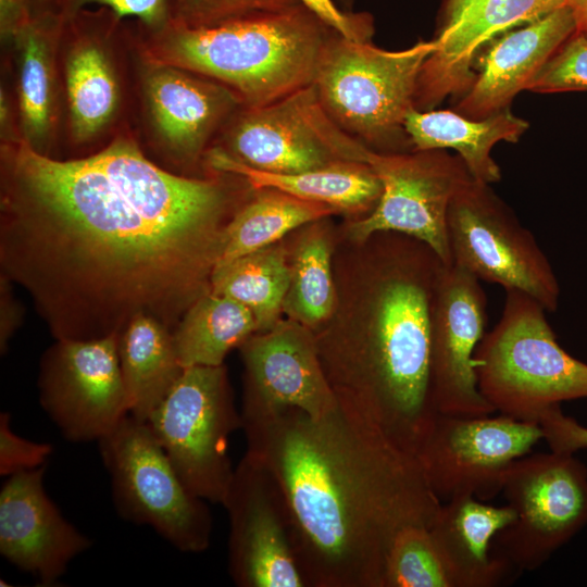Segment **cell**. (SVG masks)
<instances>
[{
  "mask_svg": "<svg viewBox=\"0 0 587 587\" xmlns=\"http://www.w3.org/2000/svg\"><path fill=\"white\" fill-rule=\"evenodd\" d=\"M1 274L55 339L118 336L137 315L172 330L211 291L224 229L253 187L241 175L168 172L128 136L58 160L1 143Z\"/></svg>",
  "mask_w": 587,
  "mask_h": 587,
  "instance_id": "cell-1",
  "label": "cell"
},
{
  "mask_svg": "<svg viewBox=\"0 0 587 587\" xmlns=\"http://www.w3.org/2000/svg\"><path fill=\"white\" fill-rule=\"evenodd\" d=\"M242 429L285 495L307 587H384L395 536L430 527L442 503L417 458L339 400L322 416L289 409Z\"/></svg>",
  "mask_w": 587,
  "mask_h": 587,
  "instance_id": "cell-2",
  "label": "cell"
},
{
  "mask_svg": "<svg viewBox=\"0 0 587 587\" xmlns=\"http://www.w3.org/2000/svg\"><path fill=\"white\" fill-rule=\"evenodd\" d=\"M353 243V254L334 267L335 310L313 332L319 357L337 399L415 455L438 413L432 321L446 264L426 243L399 233Z\"/></svg>",
  "mask_w": 587,
  "mask_h": 587,
  "instance_id": "cell-3",
  "label": "cell"
},
{
  "mask_svg": "<svg viewBox=\"0 0 587 587\" xmlns=\"http://www.w3.org/2000/svg\"><path fill=\"white\" fill-rule=\"evenodd\" d=\"M337 32L300 1L191 27L173 20L141 40L143 60L210 78L257 108L313 84Z\"/></svg>",
  "mask_w": 587,
  "mask_h": 587,
  "instance_id": "cell-4",
  "label": "cell"
},
{
  "mask_svg": "<svg viewBox=\"0 0 587 587\" xmlns=\"http://www.w3.org/2000/svg\"><path fill=\"white\" fill-rule=\"evenodd\" d=\"M505 292L501 317L474 355L478 388L500 414L538 423L546 409L587 398V363L559 345L538 301Z\"/></svg>",
  "mask_w": 587,
  "mask_h": 587,
  "instance_id": "cell-5",
  "label": "cell"
},
{
  "mask_svg": "<svg viewBox=\"0 0 587 587\" xmlns=\"http://www.w3.org/2000/svg\"><path fill=\"white\" fill-rule=\"evenodd\" d=\"M437 41L388 51L336 33L326 45L313 85L328 116L377 152L412 148L404 120L414 108L415 86ZM413 150V149H412Z\"/></svg>",
  "mask_w": 587,
  "mask_h": 587,
  "instance_id": "cell-6",
  "label": "cell"
},
{
  "mask_svg": "<svg viewBox=\"0 0 587 587\" xmlns=\"http://www.w3.org/2000/svg\"><path fill=\"white\" fill-rule=\"evenodd\" d=\"M97 442L120 516L151 527L182 552L209 548L207 501L188 490L147 422L127 414Z\"/></svg>",
  "mask_w": 587,
  "mask_h": 587,
  "instance_id": "cell-7",
  "label": "cell"
},
{
  "mask_svg": "<svg viewBox=\"0 0 587 587\" xmlns=\"http://www.w3.org/2000/svg\"><path fill=\"white\" fill-rule=\"evenodd\" d=\"M147 423L188 490L223 504L235 470L228 437L242 428L224 364L185 367Z\"/></svg>",
  "mask_w": 587,
  "mask_h": 587,
  "instance_id": "cell-8",
  "label": "cell"
},
{
  "mask_svg": "<svg viewBox=\"0 0 587 587\" xmlns=\"http://www.w3.org/2000/svg\"><path fill=\"white\" fill-rule=\"evenodd\" d=\"M212 148L248 167L279 174L365 163L370 150L328 116L313 84L262 107H240Z\"/></svg>",
  "mask_w": 587,
  "mask_h": 587,
  "instance_id": "cell-9",
  "label": "cell"
},
{
  "mask_svg": "<svg viewBox=\"0 0 587 587\" xmlns=\"http://www.w3.org/2000/svg\"><path fill=\"white\" fill-rule=\"evenodd\" d=\"M471 177L453 196L448 211L452 264L479 280L517 290L547 312L558 308L560 287L533 234L490 190Z\"/></svg>",
  "mask_w": 587,
  "mask_h": 587,
  "instance_id": "cell-10",
  "label": "cell"
},
{
  "mask_svg": "<svg viewBox=\"0 0 587 587\" xmlns=\"http://www.w3.org/2000/svg\"><path fill=\"white\" fill-rule=\"evenodd\" d=\"M501 492L515 520L496 539L510 565L541 566L587 525V467L570 453L524 455L509 467Z\"/></svg>",
  "mask_w": 587,
  "mask_h": 587,
  "instance_id": "cell-11",
  "label": "cell"
},
{
  "mask_svg": "<svg viewBox=\"0 0 587 587\" xmlns=\"http://www.w3.org/2000/svg\"><path fill=\"white\" fill-rule=\"evenodd\" d=\"M365 163L382 185L375 208L347 226L351 242L378 232L415 238L446 265L452 264L448 211L460 187L472 176L461 158L434 150L377 152L369 150Z\"/></svg>",
  "mask_w": 587,
  "mask_h": 587,
  "instance_id": "cell-12",
  "label": "cell"
},
{
  "mask_svg": "<svg viewBox=\"0 0 587 587\" xmlns=\"http://www.w3.org/2000/svg\"><path fill=\"white\" fill-rule=\"evenodd\" d=\"M437 413L417 451L429 487L442 501L501 492L512 463L544 438L539 423L499 416Z\"/></svg>",
  "mask_w": 587,
  "mask_h": 587,
  "instance_id": "cell-13",
  "label": "cell"
},
{
  "mask_svg": "<svg viewBox=\"0 0 587 587\" xmlns=\"http://www.w3.org/2000/svg\"><path fill=\"white\" fill-rule=\"evenodd\" d=\"M39 402L64 438L98 441L128 414L117 336L55 339L40 359Z\"/></svg>",
  "mask_w": 587,
  "mask_h": 587,
  "instance_id": "cell-14",
  "label": "cell"
},
{
  "mask_svg": "<svg viewBox=\"0 0 587 587\" xmlns=\"http://www.w3.org/2000/svg\"><path fill=\"white\" fill-rule=\"evenodd\" d=\"M228 572L239 587H307L290 536L285 495L271 470L246 451L225 500Z\"/></svg>",
  "mask_w": 587,
  "mask_h": 587,
  "instance_id": "cell-15",
  "label": "cell"
},
{
  "mask_svg": "<svg viewBox=\"0 0 587 587\" xmlns=\"http://www.w3.org/2000/svg\"><path fill=\"white\" fill-rule=\"evenodd\" d=\"M243 363L242 426L289 409L317 417L338 399L325 375L314 333L286 317L239 346Z\"/></svg>",
  "mask_w": 587,
  "mask_h": 587,
  "instance_id": "cell-16",
  "label": "cell"
},
{
  "mask_svg": "<svg viewBox=\"0 0 587 587\" xmlns=\"http://www.w3.org/2000/svg\"><path fill=\"white\" fill-rule=\"evenodd\" d=\"M486 323L487 300L479 279L455 264L445 265L432 321L430 387L438 413L495 412L478 388L474 361Z\"/></svg>",
  "mask_w": 587,
  "mask_h": 587,
  "instance_id": "cell-17",
  "label": "cell"
},
{
  "mask_svg": "<svg viewBox=\"0 0 587 587\" xmlns=\"http://www.w3.org/2000/svg\"><path fill=\"white\" fill-rule=\"evenodd\" d=\"M143 64L142 100L158 147L176 166L205 170V155L241 107L239 99L193 72L146 60Z\"/></svg>",
  "mask_w": 587,
  "mask_h": 587,
  "instance_id": "cell-18",
  "label": "cell"
},
{
  "mask_svg": "<svg viewBox=\"0 0 587 587\" xmlns=\"http://www.w3.org/2000/svg\"><path fill=\"white\" fill-rule=\"evenodd\" d=\"M46 465L7 478L0 491V553L40 586H54L92 541L46 494Z\"/></svg>",
  "mask_w": 587,
  "mask_h": 587,
  "instance_id": "cell-19",
  "label": "cell"
},
{
  "mask_svg": "<svg viewBox=\"0 0 587 587\" xmlns=\"http://www.w3.org/2000/svg\"><path fill=\"white\" fill-rule=\"evenodd\" d=\"M565 0H450L436 49L420 70L414 108L427 111L448 95L466 89L477 51L501 33L532 23Z\"/></svg>",
  "mask_w": 587,
  "mask_h": 587,
  "instance_id": "cell-20",
  "label": "cell"
},
{
  "mask_svg": "<svg viewBox=\"0 0 587 587\" xmlns=\"http://www.w3.org/2000/svg\"><path fill=\"white\" fill-rule=\"evenodd\" d=\"M117 20L108 9L80 10L65 18L62 77L74 143L98 139L115 122L122 89L109 38Z\"/></svg>",
  "mask_w": 587,
  "mask_h": 587,
  "instance_id": "cell-21",
  "label": "cell"
},
{
  "mask_svg": "<svg viewBox=\"0 0 587 587\" xmlns=\"http://www.w3.org/2000/svg\"><path fill=\"white\" fill-rule=\"evenodd\" d=\"M575 33L576 23L567 5L505 33L480 58L479 74L458 104L460 114L484 118L505 109Z\"/></svg>",
  "mask_w": 587,
  "mask_h": 587,
  "instance_id": "cell-22",
  "label": "cell"
},
{
  "mask_svg": "<svg viewBox=\"0 0 587 587\" xmlns=\"http://www.w3.org/2000/svg\"><path fill=\"white\" fill-rule=\"evenodd\" d=\"M65 17L55 11L33 15L11 40L16 51V103L22 141L50 155L59 120L57 53Z\"/></svg>",
  "mask_w": 587,
  "mask_h": 587,
  "instance_id": "cell-23",
  "label": "cell"
},
{
  "mask_svg": "<svg viewBox=\"0 0 587 587\" xmlns=\"http://www.w3.org/2000/svg\"><path fill=\"white\" fill-rule=\"evenodd\" d=\"M514 520L508 504L495 507L472 495L441 503L429 532L455 587H492L503 579L511 565L490 552L491 540Z\"/></svg>",
  "mask_w": 587,
  "mask_h": 587,
  "instance_id": "cell-24",
  "label": "cell"
},
{
  "mask_svg": "<svg viewBox=\"0 0 587 587\" xmlns=\"http://www.w3.org/2000/svg\"><path fill=\"white\" fill-rule=\"evenodd\" d=\"M204 166L241 175L253 188L278 189L305 201L328 205L338 214L355 215L357 218L367 215L382 193L379 179L362 162H338L300 173L279 174L248 167L211 148L205 155Z\"/></svg>",
  "mask_w": 587,
  "mask_h": 587,
  "instance_id": "cell-25",
  "label": "cell"
},
{
  "mask_svg": "<svg viewBox=\"0 0 587 587\" xmlns=\"http://www.w3.org/2000/svg\"><path fill=\"white\" fill-rule=\"evenodd\" d=\"M527 128L528 123L507 108L479 120L451 111L412 109L404 120L413 150L452 148L471 176L486 184L500 179V168L490 157L491 148L501 140L516 142Z\"/></svg>",
  "mask_w": 587,
  "mask_h": 587,
  "instance_id": "cell-26",
  "label": "cell"
},
{
  "mask_svg": "<svg viewBox=\"0 0 587 587\" xmlns=\"http://www.w3.org/2000/svg\"><path fill=\"white\" fill-rule=\"evenodd\" d=\"M117 353L128 414L147 422L185 369L173 330L157 317L139 314L117 336Z\"/></svg>",
  "mask_w": 587,
  "mask_h": 587,
  "instance_id": "cell-27",
  "label": "cell"
},
{
  "mask_svg": "<svg viewBox=\"0 0 587 587\" xmlns=\"http://www.w3.org/2000/svg\"><path fill=\"white\" fill-rule=\"evenodd\" d=\"M338 212L274 188H253L226 225L215 265L276 243L290 232Z\"/></svg>",
  "mask_w": 587,
  "mask_h": 587,
  "instance_id": "cell-28",
  "label": "cell"
},
{
  "mask_svg": "<svg viewBox=\"0 0 587 587\" xmlns=\"http://www.w3.org/2000/svg\"><path fill=\"white\" fill-rule=\"evenodd\" d=\"M326 218L302 226L288 250L290 278L283 313L312 332L329 320L337 300L334 246Z\"/></svg>",
  "mask_w": 587,
  "mask_h": 587,
  "instance_id": "cell-29",
  "label": "cell"
},
{
  "mask_svg": "<svg viewBox=\"0 0 587 587\" xmlns=\"http://www.w3.org/2000/svg\"><path fill=\"white\" fill-rule=\"evenodd\" d=\"M258 333L253 314L241 303L209 291L184 313L173 330L184 367L224 364L228 352Z\"/></svg>",
  "mask_w": 587,
  "mask_h": 587,
  "instance_id": "cell-30",
  "label": "cell"
},
{
  "mask_svg": "<svg viewBox=\"0 0 587 587\" xmlns=\"http://www.w3.org/2000/svg\"><path fill=\"white\" fill-rule=\"evenodd\" d=\"M289 278L288 248L280 240L215 265L211 291L245 305L262 333L280 320Z\"/></svg>",
  "mask_w": 587,
  "mask_h": 587,
  "instance_id": "cell-31",
  "label": "cell"
},
{
  "mask_svg": "<svg viewBox=\"0 0 587 587\" xmlns=\"http://www.w3.org/2000/svg\"><path fill=\"white\" fill-rule=\"evenodd\" d=\"M384 587H455L429 527L410 525L395 536L385 560Z\"/></svg>",
  "mask_w": 587,
  "mask_h": 587,
  "instance_id": "cell-32",
  "label": "cell"
},
{
  "mask_svg": "<svg viewBox=\"0 0 587 587\" xmlns=\"http://www.w3.org/2000/svg\"><path fill=\"white\" fill-rule=\"evenodd\" d=\"M525 90H587V36L575 33L530 79Z\"/></svg>",
  "mask_w": 587,
  "mask_h": 587,
  "instance_id": "cell-33",
  "label": "cell"
},
{
  "mask_svg": "<svg viewBox=\"0 0 587 587\" xmlns=\"http://www.w3.org/2000/svg\"><path fill=\"white\" fill-rule=\"evenodd\" d=\"M89 4L108 9L120 21L136 17L150 32L175 20V0H55L53 11L67 18Z\"/></svg>",
  "mask_w": 587,
  "mask_h": 587,
  "instance_id": "cell-34",
  "label": "cell"
},
{
  "mask_svg": "<svg viewBox=\"0 0 587 587\" xmlns=\"http://www.w3.org/2000/svg\"><path fill=\"white\" fill-rule=\"evenodd\" d=\"M8 412L0 414V475L11 476L45 466L52 453V446L18 436L10 423Z\"/></svg>",
  "mask_w": 587,
  "mask_h": 587,
  "instance_id": "cell-35",
  "label": "cell"
},
{
  "mask_svg": "<svg viewBox=\"0 0 587 587\" xmlns=\"http://www.w3.org/2000/svg\"><path fill=\"white\" fill-rule=\"evenodd\" d=\"M283 0H175V21L197 27L253 10L278 7Z\"/></svg>",
  "mask_w": 587,
  "mask_h": 587,
  "instance_id": "cell-36",
  "label": "cell"
},
{
  "mask_svg": "<svg viewBox=\"0 0 587 587\" xmlns=\"http://www.w3.org/2000/svg\"><path fill=\"white\" fill-rule=\"evenodd\" d=\"M544 438L551 451L574 454L587 448V427L565 415L561 404L542 411L538 417Z\"/></svg>",
  "mask_w": 587,
  "mask_h": 587,
  "instance_id": "cell-37",
  "label": "cell"
},
{
  "mask_svg": "<svg viewBox=\"0 0 587 587\" xmlns=\"http://www.w3.org/2000/svg\"><path fill=\"white\" fill-rule=\"evenodd\" d=\"M299 1L342 37L357 42L371 41L374 25L369 13L342 12L333 0Z\"/></svg>",
  "mask_w": 587,
  "mask_h": 587,
  "instance_id": "cell-38",
  "label": "cell"
},
{
  "mask_svg": "<svg viewBox=\"0 0 587 587\" xmlns=\"http://www.w3.org/2000/svg\"><path fill=\"white\" fill-rule=\"evenodd\" d=\"M12 282L0 276V351L7 352L9 342L22 324L24 310L13 294Z\"/></svg>",
  "mask_w": 587,
  "mask_h": 587,
  "instance_id": "cell-39",
  "label": "cell"
},
{
  "mask_svg": "<svg viewBox=\"0 0 587 587\" xmlns=\"http://www.w3.org/2000/svg\"><path fill=\"white\" fill-rule=\"evenodd\" d=\"M33 18L29 0H0V30L4 39H12Z\"/></svg>",
  "mask_w": 587,
  "mask_h": 587,
  "instance_id": "cell-40",
  "label": "cell"
},
{
  "mask_svg": "<svg viewBox=\"0 0 587 587\" xmlns=\"http://www.w3.org/2000/svg\"><path fill=\"white\" fill-rule=\"evenodd\" d=\"M576 23V33L587 36V0H565Z\"/></svg>",
  "mask_w": 587,
  "mask_h": 587,
  "instance_id": "cell-41",
  "label": "cell"
},
{
  "mask_svg": "<svg viewBox=\"0 0 587 587\" xmlns=\"http://www.w3.org/2000/svg\"><path fill=\"white\" fill-rule=\"evenodd\" d=\"M55 0H29L33 15L53 11Z\"/></svg>",
  "mask_w": 587,
  "mask_h": 587,
  "instance_id": "cell-42",
  "label": "cell"
}]
</instances>
